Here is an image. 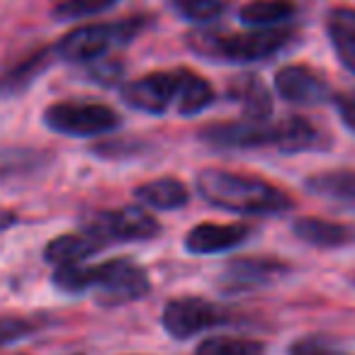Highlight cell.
I'll list each match as a JSON object with an SVG mask.
<instances>
[{
    "mask_svg": "<svg viewBox=\"0 0 355 355\" xmlns=\"http://www.w3.org/2000/svg\"><path fill=\"white\" fill-rule=\"evenodd\" d=\"M51 280L61 292H69V295L93 290L103 306L129 304V302L141 300L151 290L146 270L129 258H112V261H105L100 266L78 263V266L56 268Z\"/></svg>",
    "mask_w": 355,
    "mask_h": 355,
    "instance_id": "6da1fadb",
    "label": "cell"
},
{
    "mask_svg": "<svg viewBox=\"0 0 355 355\" xmlns=\"http://www.w3.org/2000/svg\"><path fill=\"white\" fill-rule=\"evenodd\" d=\"M198 193L219 209L239 214H280L292 207V198L258 175L207 168L198 173Z\"/></svg>",
    "mask_w": 355,
    "mask_h": 355,
    "instance_id": "7a4b0ae2",
    "label": "cell"
},
{
    "mask_svg": "<svg viewBox=\"0 0 355 355\" xmlns=\"http://www.w3.org/2000/svg\"><path fill=\"white\" fill-rule=\"evenodd\" d=\"M292 35L287 30H256L248 35H224V32L198 30L185 37V44L195 54L227 64H253L275 56L290 44Z\"/></svg>",
    "mask_w": 355,
    "mask_h": 355,
    "instance_id": "3957f363",
    "label": "cell"
},
{
    "mask_svg": "<svg viewBox=\"0 0 355 355\" xmlns=\"http://www.w3.org/2000/svg\"><path fill=\"white\" fill-rule=\"evenodd\" d=\"M144 27V17H129L122 22H93V25H80L76 30L66 32L56 42L54 51L64 61H98L107 54L112 46L127 44L134 37H139Z\"/></svg>",
    "mask_w": 355,
    "mask_h": 355,
    "instance_id": "277c9868",
    "label": "cell"
},
{
    "mask_svg": "<svg viewBox=\"0 0 355 355\" xmlns=\"http://www.w3.org/2000/svg\"><path fill=\"white\" fill-rule=\"evenodd\" d=\"M119 114L103 103L64 100L44 110V124L64 137H100L119 127Z\"/></svg>",
    "mask_w": 355,
    "mask_h": 355,
    "instance_id": "5b68a950",
    "label": "cell"
},
{
    "mask_svg": "<svg viewBox=\"0 0 355 355\" xmlns=\"http://www.w3.org/2000/svg\"><path fill=\"white\" fill-rule=\"evenodd\" d=\"M229 321H232V314L205 297H175L163 306L161 314L166 334L178 340H188L193 336L214 329V326L229 324Z\"/></svg>",
    "mask_w": 355,
    "mask_h": 355,
    "instance_id": "8992f818",
    "label": "cell"
},
{
    "mask_svg": "<svg viewBox=\"0 0 355 355\" xmlns=\"http://www.w3.org/2000/svg\"><path fill=\"white\" fill-rule=\"evenodd\" d=\"M83 232L95 236L103 246H110L117 241H148L161 229L151 214L144 212V207H122L90 214L83 224Z\"/></svg>",
    "mask_w": 355,
    "mask_h": 355,
    "instance_id": "52a82bcc",
    "label": "cell"
},
{
    "mask_svg": "<svg viewBox=\"0 0 355 355\" xmlns=\"http://www.w3.org/2000/svg\"><path fill=\"white\" fill-rule=\"evenodd\" d=\"M180 85H183V71H156L124 85L122 100L139 112L163 114L178 103Z\"/></svg>",
    "mask_w": 355,
    "mask_h": 355,
    "instance_id": "ba28073f",
    "label": "cell"
},
{
    "mask_svg": "<svg viewBox=\"0 0 355 355\" xmlns=\"http://www.w3.org/2000/svg\"><path fill=\"white\" fill-rule=\"evenodd\" d=\"M200 139L214 148H266L277 144V124L275 122H253V119H239V122H214L200 129Z\"/></svg>",
    "mask_w": 355,
    "mask_h": 355,
    "instance_id": "9c48e42d",
    "label": "cell"
},
{
    "mask_svg": "<svg viewBox=\"0 0 355 355\" xmlns=\"http://www.w3.org/2000/svg\"><path fill=\"white\" fill-rule=\"evenodd\" d=\"M275 93L282 100L292 105H302V107H311V105H321L326 100L334 98L331 85L321 73L304 64H290L282 66L275 73Z\"/></svg>",
    "mask_w": 355,
    "mask_h": 355,
    "instance_id": "30bf717a",
    "label": "cell"
},
{
    "mask_svg": "<svg viewBox=\"0 0 355 355\" xmlns=\"http://www.w3.org/2000/svg\"><path fill=\"white\" fill-rule=\"evenodd\" d=\"M287 272H290V266L277 258H236L224 268V285L232 290H253V287H263Z\"/></svg>",
    "mask_w": 355,
    "mask_h": 355,
    "instance_id": "8fae6325",
    "label": "cell"
},
{
    "mask_svg": "<svg viewBox=\"0 0 355 355\" xmlns=\"http://www.w3.org/2000/svg\"><path fill=\"white\" fill-rule=\"evenodd\" d=\"M248 236L251 227L246 224H198L185 236V248L200 256H212L241 246Z\"/></svg>",
    "mask_w": 355,
    "mask_h": 355,
    "instance_id": "7c38bea8",
    "label": "cell"
},
{
    "mask_svg": "<svg viewBox=\"0 0 355 355\" xmlns=\"http://www.w3.org/2000/svg\"><path fill=\"white\" fill-rule=\"evenodd\" d=\"M227 95L232 103H236L241 107L243 119H253V122H268V117L272 114V95L266 88L258 76L243 73L229 80Z\"/></svg>",
    "mask_w": 355,
    "mask_h": 355,
    "instance_id": "4fadbf2b",
    "label": "cell"
},
{
    "mask_svg": "<svg viewBox=\"0 0 355 355\" xmlns=\"http://www.w3.org/2000/svg\"><path fill=\"white\" fill-rule=\"evenodd\" d=\"M292 232L300 241L316 248H343L355 243V227L319 217H300L292 224Z\"/></svg>",
    "mask_w": 355,
    "mask_h": 355,
    "instance_id": "5bb4252c",
    "label": "cell"
},
{
    "mask_svg": "<svg viewBox=\"0 0 355 355\" xmlns=\"http://www.w3.org/2000/svg\"><path fill=\"white\" fill-rule=\"evenodd\" d=\"M105 248L95 236L88 232H73V234H61V236L51 239L44 248V258L56 268L64 266H78L85 258L95 256V253Z\"/></svg>",
    "mask_w": 355,
    "mask_h": 355,
    "instance_id": "9a60e30c",
    "label": "cell"
},
{
    "mask_svg": "<svg viewBox=\"0 0 355 355\" xmlns=\"http://www.w3.org/2000/svg\"><path fill=\"white\" fill-rule=\"evenodd\" d=\"M54 59H56L54 49H40L27 56V59L17 61L15 66H10L8 71L0 73V93L17 95V93H22V90H27L46 69H49Z\"/></svg>",
    "mask_w": 355,
    "mask_h": 355,
    "instance_id": "2e32d148",
    "label": "cell"
},
{
    "mask_svg": "<svg viewBox=\"0 0 355 355\" xmlns=\"http://www.w3.org/2000/svg\"><path fill=\"white\" fill-rule=\"evenodd\" d=\"M326 30H329V40L338 61L350 73H355V10L334 8L326 17Z\"/></svg>",
    "mask_w": 355,
    "mask_h": 355,
    "instance_id": "e0dca14e",
    "label": "cell"
},
{
    "mask_svg": "<svg viewBox=\"0 0 355 355\" xmlns=\"http://www.w3.org/2000/svg\"><path fill=\"white\" fill-rule=\"evenodd\" d=\"M137 200L141 205L151 209H158V212H166V209H178L188 205L190 193L178 178H156V180H148V183L139 185L134 190Z\"/></svg>",
    "mask_w": 355,
    "mask_h": 355,
    "instance_id": "ac0fdd59",
    "label": "cell"
},
{
    "mask_svg": "<svg viewBox=\"0 0 355 355\" xmlns=\"http://www.w3.org/2000/svg\"><path fill=\"white\" fill-rule=\"evenodd\" d=\"M277 124V144L275 148L282 153H300L306 148L319 146V129L304 117H285Z\"/></svg>",
    "mask_w": 355,
    "mask_h": 355,
    "instance_id": "d6986e66",
    "label": "cell"
},
{
    "mask_svg": "<svg viewBox=\"0 0 355 355\" xmlns=\"http://www.w3.org/2000/svg\"><path fill=\"white\" fill-rule=\"evenodd\" d=\"M217 93H214L212 83L205 80L202 76L193 73V71H183V85H180V93H178V112L183 117H193V114L205 112L207 107H212Z\"/></svg>",
    "mask_w": 355,
    "mask_h": 355,
    "instance_id": "ffe728a7",
    "label": "cell"
},
{
    "mask_svg": "<svg viewBox=\"0 0 355 355\" xmlns=\"http://www.w3.org/2000/svg\"><path fill=\"white\" fill-rule=\"evenodd\" d=\"M292 12H295L292 0H251L239 10V20L248 27L270 30V27L290 20Z\"/></svg>",
    "mask_w": 355,
    "mask_h": 355,
    "instance_id": "44dd1931",
    "label": "cell"
},
{
    "mask_svg": "<svg viewBox=\"0 0 355 355\" xmlns=\"http://www.w3.org/2000/svg\"><path fill=\"white\" fill-rule=\"evenodd\" d=\"M306 188L321 198L338 200L355 207V171H324L306 178Z\"/></svg>",
    "mask_w": 355,
    "mask_h": 355,
    "instance_id": "7402d4cb",
    "label": "cell"
},
{
    "mask_svg": "<svg viewBox=\"0 0 355 355\" xmlns=\"http://www.w3.org/2000/svg\"><path fill=\"white\" fill-rule=\"evenodd\" d=\"M46 161H51L49 151L22 146H0V175H22V173L40 171Z\"/></svg>",
    "mask_w": 355,
    "mask_h": 355,
    "instance_id": "603a6c76",
    "label": "cell"
},
{
    "mask_svg": "<svg viewBox=\"0 0 355 355\" xmlns=\"http://www.w3.org/2000/svg\"><path fill=\"white\" fill-rule=\"evenodd\" d=\"M195 355H266V343L241 336H212L195 348Z\"/></svg>",
    "mask_w": 355,
    "mask_h": 355,
    "instance_id": "cb8c5ba5",
    "label": "cell"
},
{
    "mask_svg": "<svg viewBox=\"0 0 355 355\" xmlns=\"http://www.w3.org/2000/svg\"><path fill=\"white\" fill-rule=\"evenodd\" d=\"M117 3H122V0H61L54 8V15L59 20H80V17L107 12Z\"/></svg>",
    "mask_w": 355,
    "mask_h": 355,
    "instance_id": "d4e9b609",
    "label": "cell"
},
{
    "mask_svg": "<svg viewBox=\"0 0 355 355\" xmlns=\"http://www.w3.org/2000/svg\"><path fill=\"white\" fill-rule=\"evenodd\" d=\"M173 6L185 20L193 22H207L219 17L227 10V3L224 0H173Z\"/></svg>",
    "mask_w": 355,
    "mask_h": 355,
    "instance_id": "484cf974",
    "label": "cell"
},
{
    "mask_svg": "<svg viewBox=\"0 0 355 355\" xmlns=\"http://www.w3.org/2000/svg\"><path fill=\"white\" fill-rule=\"evenodd\" d=\"M144 148H146V144L139 141V139H112V141L98 144L93 151L95 156H103V158H129V156H139Z\"/></svg>",
    "mask_w": 355,
    "mask_h": 355,
    "instance_id": "4316f807",
    "label": "cell"
},
{
    "mask_svg": "<svg viewBox=\"0 0 355 355\" xmlns=\"http://www.w3.org/2000/svg\"><path fill=\"white\" fill-rule=\"evenodd\" d=\"M287 353H290V355H348V353H343V350L334 348V345L324 343V340L311 338V336L295 340V343L290 345V350H287Z\"/></svg>",
    "mask_w": 355,
    "mask_h": 355,
    "instance_id": "83f0119b",
    "label": "cell"
},
{
    "mask_svg": "<svg viewBox=\"0 0 355 355\" xmlns=\"http://www.w3.org/2000/svg\"><path fill=\"white\" fill-rule=\"evenodd\" d=\"M88 73H90V78L98 80V83L112 85L122 78V64H119V61H110L107 56H103V59L93 61Z\"/></svg>",
    "mask_w": 355,
    "mask_h": 355,
    "instance_id": "f1b7e54d",
    "label": "cell"
},
{
    "mask_svg": "<svg viewBox=\"0 0 355 355\" xmlns=\"http://www.w3.org/2000/svg\"><path fill=\"white\" fill-rule=\"evenodd\" d=\"M35 331V324L27 319H0V345L15 343Z\"/></svg>",
    "mask_w": 355,
    "mask_h": 355,
    "instance_id": "f546056e",
    "label": "cell"
},
{
    "mask_svg": "<svg viewBox=\"0 0 355 355\" xmlns=\"http://www.w3.org/2000/svg\"><path fill=\"white\" fill-rule=\"evenodd\" d=\"M331 100L336 103V110H338L345 127L355 132V93H340V95H334Z\"/></svg>",
    "mask_w": 355,
    "mask_h": 355,
    "instance_id": "4dcf8cb0",
    "label": "cell"
}]
</instances>
